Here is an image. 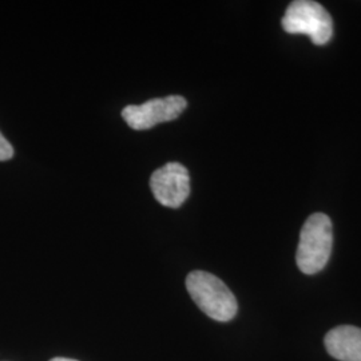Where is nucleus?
I'll list each match as a JSON object with an SVG mask.
<instances>
[{
	"label": "nucleus",
	"instance_id": "1",
	"mask_svg": "<svg viewBox=\"0 0 361 361\" xmlns=\"http://www.w3.org/2000/svg\"><path fill=\"white\" fill-rule=\"evenodd\" d=\"M186 289L197 307L216 322H231L238 304L231 289L212 273L194 271L186 277Z\"/></svg>",
	"mask_w": 361,
	"mask_h": 361
},
{
	"label": "nucleus",
	"instance_id": "2",
	"mask_svg": "<svg viewBox=\"0 0 361 361\" xmlns=\"http://www.w3.org/2000/svg\"><path fill=\"white\" fill-rule=\"evenodd\" d=\"M334 244L332 221L324 213H314L305 221L297 247L296 261L300 271L316 274L329 261Z\"/></svg>",
	"mask_w": 361,
	"mask_h": 361
},
{
	"label": "nucleus",
	"instance_id": "3",
	"mask_svg": "<svg viewBox=\"0 0 361 361\" xmlns=\"http://www.w3.org/2000/svg\"><path fill=\"white\" fill-rule=\"evenodd\" d=\"M281 25L288 34H305L313 44L324 46L334 35V22L320 3L296 0L285 11Z\"/></svg>",
	"mask_w": 361,
	"mask_h": 361
},
{
	"label": "nucleus",
	"instance_id": "4",
	"mask_svg": "<svg viewBox=\"0 0 361 361\" xmlns=\"http://www.w3.org/2000/svg\"><path fill=\"white\" fill-rule=\"evenodd\" d=\"M188 107V101L180 95L155 98L142 104H129L122 110V118L131 129L149 130L158 123L177 119Z\"/></svg>",
	"mask_w": 361,
	"mask_h": 361
},
{
	"label": "nucleus",
	"instance_id": "5",
	"mask_svg": "<svg viewBox=\"0 0 361 361\" xmlns=\"http://www.w3.org/2000/svg\"><path fill=\"white\" fill-rule=\"evenodd\" d=\"M150 189L162 207L178 209L190 194L189 171L178 162H169L152 174Z\"/></svg>",
	"mask_w": 361,
	"mask_h": 361
},
{
	"label": "nucleus",
	"instance_id": "6",
	"mask_svg": "<svg viewBox=\"0 0 361 361\" xmlns=\"http://www.w3.org/2000/svg\"><path fill=\"white\" fill-rule=\"evenodd\" d=\"M325 348L340 361H361V329L352 325L336 326L325 336Z\"/></svg>",
	"mask_w": 361,
	"mask_h": 361
},
{
	"label": "nucleus",
	"instance_id": "7",
	"mask_svg": "<svg viewBox=\"0 0 361 361\" xmlns=\"http://www.w3.org/2000/svg\"><path fill=\"white\" fill-rule=\"evenodd\" d=\"M13 157V147L11 143L8 142L4 135L0 133V162L8 161Z\"/></svg>",
	"mask_w": 361,
	"mask_h": 361
},
{
	"label": "nucleus",
	"instance_id": "8",
	"mask_svg": "<svg viewBox=\"0 0 361 361\" xmlns=\"http://www.w3.org/2000/svg\"><path fill=\"white\" fill-rule=\"evenodd\" d=\"M50 361H78L74 360V359H66V357H54Z\"/></svg>",
	"mask_w": 361,
	"mask_h": 361
}]
</instances>
